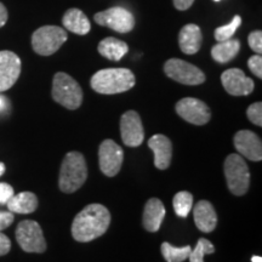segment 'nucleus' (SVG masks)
Masks as SVG:
<instances>
[{
	"mask_svg": "<svg viewBox=\"0 0 262 262\" xmlns=\"http://www.w3.org/2000/svg\"><path fill=\"white\" fill-rule=\"evenodd\" d=\"M249 47L251 50L256 52L257 55H261L262 52V32L261 31H254L249 34L248 37Z\"/></svg>",
	"mask_w": 262,
	"mask_h": 262,
	"instance_id": "29",
	"label": "nucleus"
},
{
	"mask_svg": "<svg viewBox=\"0 0 262 262\" xmlns=\"http://www.w3.org/2000/svg\"><path fill=\"white\" fill-rule=\"evenodd\" d=\"M235 149L251 162L262 159L261 139L250 130H241L234 135Z\"/></svg>",
	"mask_w": 262,
	"mask_h": 262,
	"instance_id": "15",
	"label": "nucleus"
},
{
	"mask_svg": "<svg viewBox=\"0 0 262 262\" xmlns=\"http://www.w3.org/2000/svg\"><path fill=\"white\" fill-rule=\"evenodd\" d=\"M97 49L101 56L114 62L122 60L129 51V47L125 41L113 37H108L101 40Z\"/></svg>",
	"mask_w": 262,
	"mask_h": 262,
	"instance_id": "22",
	"label": "nucleus"
},
{
	"mask_svg": "<svg viewBox=\"0 0 262 262\" xmlns=\"http://www.w3.org/2000/svg\"><path fill=\"white\" fill-rule=\"evenodd\" d=\"M9 211L15 214H32L38 208V198L32 192H21L14 194L6 203Z\"/></svg>",
	"mask_w": 262,
	"mask_h": 262,
	"instance_id": "21",
	"label": "nucleus"
},
{
	"mask_svg": "<svg viewBox=\"0 0 262 262\" xmlns=\"http://www.w3.org/2000/svg\"><path fill=\"white\" fill-rule=\"evenodd\" d=\"M221 83L225 90L232 96H248L254 91L255 84L251 78L247 77L239 68H231L221 75Z\"/></svg>",
	"mask_w": 262,
	"mask_h": 262,
	"instance_id": "14",
	"label": "nucleus"
},
{
	"mask_svg": "<svg viewBox=\"0 0 262 262\" xmlns=\"http://www.w3.org/2000/svg\"><path fill=\"white\" fill-rule=\"evenodd\" d=\"M15 194L14 188L9 183L0 182V204H6L9 199Z\"/></svg>",
	"mask_w": 262,
	"mask_h": 262,
	"instance_id": "31",
	"label": "nucleus"
},
{
	"mask_svg": "<svg viewBox=\"0 0 262 262\" xmlns=\"http://www.w3.org/2000/svg\"><path fill=\"white\" fill-rule=\"evenodd\" d=\"M241 50V41L238 39H228L225 41H217L211 49V57L219 63H227L237 56Z\"/></svg>",
	"mask_w": 262,
	"mask_h": 262,
	"instance_id": "23",
	"label": "nucleus"
},
{
	"mask_svg": "<svg viewBox=\"0 0 262 262\" xmlns=\"http://www.w3.org/2000/svg\"><path fill=\"white\" fill-rule=\"evenodd\" d=\"M6 21H8V10L3 3H0V28L5 26Z\"/></svg>",
	"mask_w": 262,
	"mask_h": 262,
	"instance_id": "35",
	"label": "nucleus"
},
{
	"mask_svg": "<svg viewBox=\"0 0 262 262\" xmlns=\"http://www.w3.org/2000/svg\"><path fill=\"white\" fill-rule=\"evenodd\" d=\"M165 206L158 198H150L146 203L143 210L142 224L148 232H157L162 226V222L165 217Z\"/></svg>",
	"mask_w": 262,
	"mask_h": 262,
	"instance_id": "18",
	"label": "nucleus"
},
{
	"mask_svg": "<svg viewBox=\"0 0 262 262\" xmlns=\"http://www.w3.org/2000/svg\"><path fill=\"white\" fill-rule=\"evenodd\" d=\"M16 241L26 253L41 254L47 250V242L40 225L37 221H21L15 232Z\"/></svg>",
	"mask_w": 262,
	"mask_h": 262,
	"instance_id": "7",
	"label": "nucleus"
},
{
	"mask_svg": "<svg viewBox=\"0 0 262 262\" xmlns=\"http://www.w3.org/2000/svg\"><path fill=\"white\" fill-rule=\"evenodd\" d=\"M120 135L124 145L139 147L145 139V131L140 114L135 111H127L120 118Z\"/></svg>",
	"mask_w": 262,
	"mask_h": 262,
	"instance_id": "12",
	"label": "nucleus"
},
{
	"mask_svg": "<svg viewBox=\"0 0 262 262\" xmlns=\"http://www.w3.org/2000/svg\"><path fill=\"white\" fill-rule=\"evenodd\" d=\"M164 72L170 79L183 85H201L205 81V74L194 64L180 58H170L164 64Z\"/></svg>",
	"mask_w": 262,
	"mask_h": 262,
	"instance_id": "8",
	"label": "nucleus"
},
{
	"mask_svg": "<svg viewBox=\"0 0 262 262\" xmlns=\"http://www.w3.org/2000/svg\"><path fill=\"white\" fill-rule=\"evenodd\" d=\"M66 29L57 26H42L33 33L32 48L40 56H50L67 41Z\"/></svg>",
	"mask_w": 262,
	"mask_h": 262,
	"instance_id": "6",
	"label": "nucleus"
},
{
	"mask_svg": "<svg viewBox=\"0 0 262 262\" xmlns=\"http://www.w3.org/2000/svg\"><path fill=\"white\" fill-rule=\"evenodd\" d=\"M176 113L193 125H205L211 118L210 108L194 97H185L176 103Z\"/></svg>",
	"mask_w": 262,
	"mask_h": 262,
	"instance_id": "10",
	"label": "nucleus"
},
{
	"mask_svg": "<svg viewBox=\"0 0 262 262\" xmlns=\"http://www.w3.org/2000/svg\"><path fill=\"white\" fill-rule=\"evenodd\" d=\"M95 22L102 27H108L118 33H129L135 27V17L129 10L114 6L94 16Z\"/></svg>",
	"mask_w": 262,
	"mask_h": 262,
	"instance_id": "9",
	"label": "nucleus"
},
{
	"mask_svg": "<svg viewBox=\"0 0 262 262\" xmlns=\"http://www.w3.org/2000/svg\"><path fill=\"white\" fill-rule=\"evenodd\" d=\"M248 67L251 73L256 75L257 78H262V57L261 55H254L248 60Z\"/></svg>",
	"mask_w": 262,
	"mask_h": 262,
	"instance_id": "30",
	"label": "nucleus"
},
{
	"mask_svg": "<svg viewBox=\"0 0 262 262\" xmlns=\"http://www.w3.org/2000/svg\"><path fill=\"white\" fill-rule=\"evenodd\" d=\"M242 24V17L239 15H235L233 19L229 22L228 25L221 26V27H217L215 29V39L217 41H225L231 39L234 35V33L237 32L239 26Z\"/></svg>",
	"mask_w": 262,
	"mask_h": 262,
	"instance_id": "27",
	"label": "nucleus"
},
{
	"mask_svg": "<svg viewBox=\"0 0 262 262\" xmlns=\"http://www.w3.org/2000/svg\"><path fill=\"white\" fill-rule=\"evenodd\" d=\"M9 107H10V103H9L8 97L0 95V114L4 113L6 110H9Z\"/></svg>",
	"mask_w": 262,
	"mask_h": 262,
	"instance_id": "36",
	"label": "nucleus"
},
{
	"mask_svg": "<svg viewBox=\"0 0 262 262\" xmlns=\"http://www.w3.org/2000/svg\"><path fill=\"white\" fill-rule=\"evenodd\" d=\"M203 35L201 28L196 25L183 26L179 34V45L183 54L194 55L202 47Z\"/></svg>",
	"mask_w": 262,
	"mask_h": 262,
	"instance_id": "19",
	"label": "nucleus"
},
{
	"mask_svg": "<svg viewBox=\"0 0 262 262\" xmlns=\"http://www.w3.org/2000/svg\"><path fill=\"white\" fill-rule=\"evenodd\" d=\"M124 159V152L113 140H104L98 148L100 170L107 178H113L120 171Z\"/></svg>",
	"mask_w": 262,
	"mask_h": 262,
	"instance_id": "11",
	"label": "nucleus"
},
{
	"mask_svg": "<svg viewBox=\"0 0 262 262\" xmlns=\"http://www.w3.org/2000/svg\"><path fill=\"white\" fill-rule=\"evenodd\" d=\"M193 3H194V0H173V5L180 11L188 10L193 5Z\"/></svg>",
	"mask_w": 262,
	"mask_h": 262,
	"instance_id": "34",
	"label": "nucleus"
},
{
	"mask_svg": "<svg viewBox=\"0 0 262 262\" xmlns=\"http://www.w3.org/2000/svg\"><path fill=\"white\" fill-rule=\"evenodd\" d=\"M136 79L133 72L127 68H106L91 77L90 85L93 90L102 95H116L129 91L135 86Z\"/></svg>",
	"mask_w": 262,
	"mask_h": 262,
	"instance_id": "2",
	"label": "nucleus"
},
{
	"mask_svg": "<svg viewBox=\"0 0 262 262\" xmlns=\"http://www.w3.org/2000/svg\"><path fill=\"white\" fill-rule=\"evenodd\" d=\"M11 249V241L3 232H0V256H4Z\"/></svg>",
	"mask_w": 262,
	"mask_h": 262,
	"instance_id": "33",
	"label": "nucleus"
},
{
	"mask_svg": "<svg viewBox=\"0 0 262 262\" xmlns=\"http://www.w3.org/2000/svg\"><path fill=\"white\" fill-rule=\"evenodd\" d=\"M196 228L204 233H210L217 225V215L214 206L208 201H199L193 210Z\"/></svg>",
	"mask_w": 262,
	"mask_h": 262,
	"instance_id": "17",
	"label": "nucleus"
},
{
	"mask_svg": "<svg viewBox=\"0 0 262 262\" xmlns=\"http://www.w3.org/2000/svg\"><path fill=\"white\" fill-rule=\"evenodd\" d=\"M111 224V212L102 204H90L74 217L72 235L77 242L88 243L107 232Z\"/></svg>",
	"mask_w": 262,
	"mask_h": 262,
	"instance_id": "1",
	"label": "nucleus"
},
{
	"mask_svg": "<svg viewBox=\"0 0 262 262\" xmlns=\"http://www.w3.org/2000/svg\"><path fill=\"white\" fill-rule=\"evenodd\" d=\"M214 2H220V0H214Z\"/></svg>",
	"mask_w": 262,
	"mask_h": 262,
	"instance_id": "39",
	"label": "nucleus"
},
{
	"mask_svg": "<svg viewBox=\"0 0 262 262\" xmlns=\"http://www.w3.org/2000/svg\"><path fill=\"white\" fill-rule=\"evenodd\" d=\"M248 119L257 126H262V103L255 102L248 107Z\"/></svg>",
	"mask_w": 262,
	"mask_h": 262,
	"instance_id": "28",
	"label": "nucleus"
},
{
	"mask_svg": "<svg viewBox=\"0 0 262 262\" xmlns=\"http://www.w3.org/2000/svg\"><path fill=\"white\" fill-rule=\"evenodd\" d=\"M63 27L74 34L85 35L90 32L91 24L86 15L79 9H70L62 17Z\"/></svg>",
	"mask_w": 262,
	"mask_h": 262,
	"instance_id": "20",
	"label": "nucleus"
},
{
	"mask_svg": "<svg viewBox=\"0 0 262 262\" xmlns=\"http://www.w3.org/2000/svg\"><path fill=\"white\" fill-rule=\"evenodd\" d=\"M52 98L67 110H78L83 102V90L77 80L63 72L55 74L52 80Z\"/></svg>",
	"mask_w": 262,
	"mask_h": 262,
	"instance_id": "4",
	"label": "nucleus"
},
{
	"mask_svg": "<svg viewBox=\"0 0 262 262\" xmlns=\"http://www.w3.org/2000/svg\"><path fill=\"white\" fill-rule=\"evenodd\" d=\"M148 147L155 153L156 168L159 170L168 169L172 157V145L170 139L162 134H157L148 140Z\"/></svg>",
	"mask_w": 262,
	"mask_h": 262,
	"instance_id": "16",
	"label": "nucleus"
},
{
	"mask_svg": "<svg viewBox=\"0 0 262 262\" xmlns=\"http://www.w3.org/2000/svg\"><path fill=\"white\" fill-rule=\"evenodd\" d=\"M160 249H162V254L166 262H183L187 260L192 250L189 245L178 248L169 244L168 242H164Z\"/></svg>",
	"mask_w": 262,
	"mask_h": 262,
	"instance_id": "24",
	"label": "nucleus"
},
{
	"mask_svg": "<svg viewBox=\"0 0 262 262\" xmlns=\"http://www.w3.org/2000/svg\"><path fill=\"white\" fill-rule=\"evenodd\" d=\"M215 253V247L210 241L201 238L196 243L194 250H191L189 254V262H204V256Z\"/></svg>",
	"mask_w": 262,
	"mask_h": 262,
	"instance_id": "26",
	"label": "nucleus"
},
{
	"mask_svg": "<svg viewBox=\"0 0 262 262\" xmlns=\"http://www.w3.org/2000/svg\"><path fill=\"white\" fill-rule=\"evenodd\" d=\"M251 262H262V257L256 256V255H255V256L251 257Z\"/></svg>",
	"mask_w": 262,
	"mask_h": 262,
	"instance_id": "38",
	"label": "nucleus"
},
{
	"mask_svg": "<svg viewBox=\"0 0 262 262\" xmlns=\"http://www.w3.org/2000/svg\"><path fill=\"white\" fill-rule=\"evenodd\" d=\"M88 179V166L84 156L79 152H70L66 155L61 164L58 187L63 193L78 191Z\"/></svg>",
	"mask_w": 262,
	"mask_h": 262,
	"instance_id": "3",
	"label": "nucleus"
},
{
	"mask_svg": "<svg viewBox=\"0 0 262 262\" xmlns=\"http://www.w3.org/2000/svg\"><path fill=\"white\" fill-rule=\"evenodd\" d=\"M14 212L0 211V232L4 231L14 222Z\"/></svg>",
	"mask_w": 262,
	"mask_h": 262,
	"instance_id": "32",
	"label": "nucleus"
},
{
	"mask_svg": "<svg viewBox=\"0 0 262 262\" xmlns=\"http://www.w3.org/2000/svg\"><path fill=\"white\" fill-rule=\"evenodd\" d=\"M21 58L15 52L0 51V93L9 90L21 74Z\"/></svg>",
	"mask_w": 262,
	"mask_h": 262,
	"instance_id": "13",
	"label": "nucleus"
},
{
	"mask_svg": "<svg viewBox=\"0 0 262 262\" xmlns=\"http://www.w3.org/2000/svg\"><path fill=\"white\" fill-rule=\"evenodd\" d=\"M5 170H6V168H5V164L0 162V176H3V175H4Z\"/></svg>",
	"mask_w": 262,
	"mask_h": 262,
	"instance_id": "37",
	"label": "nucleus"
},
{
	"mask_svg": "<svg viewBox=\"0 0 262 262\" xmlns=\"http://www.w3.org/2000/svg\"><path fill=\"white\" fill-rule=\"evenodd\" d=\"M224 169L228 189L232 194L244 195L250 186V171L244 158L239 155H229L225 160Z\"/></svg>",
	"mask_w": 262,
	"mask_h": 262,
	"instance_id": "5",
	"label": "nucleus"
},
{
	"mask_svg": "<svg viewBox=\"0 0 262 262\" xmlns=\"http://www.w3.org/2000/svg\"><path fill=\"white\" fill-rule=\"evenodd\" d=\"M173 210L180 217H187L193 206V195L187 191L176 193L172 201Z\"/></svg>",
	"mask_w": 262,
	"mask_h": 262,
	"instance_id": "25",
	"label": "nucleus"
}]
</instances>
